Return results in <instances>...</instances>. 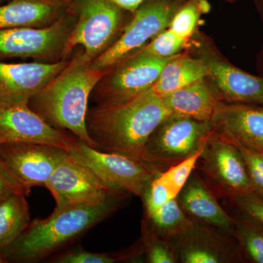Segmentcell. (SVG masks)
<instances>
[{
    "instance_id": "cell-1",
    "label": "cell",
    "mask_w": 263,
    "mask_h": 263,
    "mask_svg": "<svg viewBox=\"0 0 263 263\" xmlns=\"http://www.w3.org/2000/svg\"><path fill=\"white\" fill-rule=\"evenodd\" d=\"M171 115L163 97L150 89L123 103L88 109L86 127L95 148L141 159L151 135Z\"/></svg>"
},
{
    "instance_id": "cell-2",
    "label": "cell",
    "mask_w": 263,
    "mask_h": 263,
    "mask_svg": "<svg viewBox=\"0 0 263 263\" xmlns=\"http://www.w3.org/2000/svg\"><path fill=\"white\" fill-rule=\"evenodd\" d=\"M93 61L79 49L60 73L29 99L28 105L51 127L69 132L95 148L86 127L88 103L108 68H96Z\"/></svg>"
},
{
    "instance_id": "cell-3",
    "label": "cell",
    "mask_w": 263,
    "mask_h": 263,
    "mask_svg": "<svg viewBox=\"0 0 263 263\" xmlns=\"http://www.w3.org/2000/svg\"><path fill=\"white\" fill-rule=\"evenodd\" d=\"M129 196L114 193L94 203L53 211L46 219L31 221L2 252L8 262H41L117 212Z\"/></svg>"
},
{
    "instance_id": "cell-4",
    "label": "cell",
    "mask_w": 263,
    "mask_h": 263,
    "mask_svg": "<svg viewBox=\"0 0 263 263\" xmlns=\"http://www.w3.org/2000/svg\"><path fill=\"white\" fill-rule=\"evenodd\" d=\"M77 21L69 38L66 54L81 46L91 60L101 56L121 37L133 14L109 0H68Z\"/></svg>"
},
{
    "instance_id": "cell-5",
    "label": "cell",
    "mask_w": 263,
    "mask_h": 263,
    "mask_svg": "<svg viewBox=\"0 0 263 263\" xmlns=\"http://www.w3.org/2000/svg\"><path fill=\"white\" fill-rule=\"evenodd\" d=\"M213 130L212 122L172 115L151 135L141 160L162 173L197 152Z\"/></svg>"
},
{
    "instance_id": "cell-6",
    "label": "cell",
    "mask_w": 263,
    "mask_h": 263,
    "mask_svg": "<svg viewBox=\"0 0 263 263\" xmlns=\"http://www.w3.org/2000/svg\"><path fill=\"white\" fill-rule=\"evenodd\" d=\"M76 21L75 13L68 9L48 27L0 29V60L29 58L35 62L55 63L70 59L66 50Z\"/></svg>"
},
{
    "instance_id": "cell-7",
    "label": "cell",
    "mask_w": 263,
    "mask_h": 263,
    "mask_svg": "<svg viewBox=\"0 0 263 263\" xmlns=\"http://www.w3.org/2000/svg\"><path fill=\"white\" fill-rule=\"evenodd\" d=\"M172 58L135 51L108 67L92 90L90 100L98 105H114L142 94L153 86Z\"/></svg>"
},
{
    "instance_id": "cell-8",
    "label": "cell",
    "mask_w": 263,
    "mask_h": 263,
    "mask_svg": "<svg viewBox=\"0 0 263 263\" xmlns=\"http://www.w3.org/2000/svg\"><path fill=\"white\" fill-rule=\"evenodd\" d=\"M69 154L89 167L114 193L142 197L156 171L141 159L97 149L78 139Z\"/></svg>"
},
{
    "instance_id": "cell-9",
    "label": "cell",
    "mask_w": 263,
    "mask_h": 263,
    "mask_svg": "<svg viewBox=\"0 0 263 263\" xmlns=\"http://www.w3.org/2000/svg\"><path fill=\"white\" fill-rule=\"evenodd\" d=\"M67 151L36 143L0 145V171L17 193L28 196L34 186H45Z\"/></svg>"
},
{
    "instance_id": "cell-10",
    "label": "cell",
    "mask_w": 263,
    "mask_h": 263,
    "mask_svg": "<svg viewBox=\"0 0 263 263\" xmlns=\"http://www.w3.org/2000/svg\"><path fill=\"white\" fill-rule=\"evenodd\" d=\"M185 0H144L133 14L121 37L93 65L105 69L138 51L164 29Z\"/></svg>"
},
{
    "instance_id": "cell-11",
    "label": "cell",
    "mask_w": 263,
    "mask_h": 263,
    "mask_svg": "<svg viewBox=\"0 0 263 263\" xmlns=\"http://www.w3.org/2000/svg\"><path fill=\"white\" fill-rule=\"evenodd\" d=\"M196 167L221 196L236 197L253 190L239 148L212 130Z\"/></svg>"
},
{
    "instance_id": "cell-12",
    "label": "cell",
    "mask_w": 263,
    "mask_h": 263,
    "mask_svg": "<svg viewBox=\"0 0 263 263\" xmlns=\"http://www.w3.org/2000/svg\"><path fill=\"white\" fill-rule=\"evenodd\" d=\"M192 51L205 62L224 101L263 106V77L252 75L230 63L205 36L196 34Z\"/></svg>"
},
{
    "instance_id": "cell-13",
    "label": "cell",
    "mask_w": 263,
    "mask_h": 263,
    "mask_svg": "<svg viewBox=\"0 0 263 263\" xmlns=\"http://www.w3.org/2000/svg\"><path fill=\"white\" fill-rule=\"evenodd\" d=\"M44 186L54 198L55 212L94 203L117 193L112 191L89 167L76 160L68 152Z\"/></svg>"
},
{
    "instance_id": "cell-14",
    "label": "cell",
    "mask_w": 263,
    "mask_h": 263,
    "mask_svg": "<svg viewBox=\"0 0 263 263\" xmlns=\"http://www.w3.org/2000/svg\"><path fill=\"white\" fill-rule=\"evenodd\" d=\"M78 138L45 122L28 103L0 105V145L8 143H36L56 146L67 152Z\"/></svg>"
},
{
    "instance_id": "cell-15",
    "label": "cell",
    "mask_w": 263,
    "mask_h": 263,
    "mask_svg": "<svg viewBox=\"0 0 263 263\" xmlns=\"http://www.w3.org/2000/svg\"><path fill=\"white\" fill-rule=\"evenodd\" d=\"M70 60L55 63L0 61V105L28 103L29 99L60 73Z\"/></svg>"
},
{
    "instance_id": "cell-16",
    "label": "cell",
    "mask_w": 263,
    "mask_h": 263,
    "mask_svg": "<svg viewBox=\"0 0 263 263\" xmlns=\"http://www.w3.org/2000/svg\"><path fill=\"white\" fill-rule=\"evenodd\" d=\"M213 131L235 146L263 152V106L221 102Z\"/></svg>"
},
{
    "instance_id": "cell-17",
    "label": "cell",
    "mask_w": 263,
    "mask_h": 263,
    "mask_svg": "<svg viewBox=\"0 0 263 263\" xmlns=\"http://www.w3.org/2000/svg\"><path fill=\"white\" fill-rule=\"evenodd\" d=\"M221 230L192 219L183 233L173 242L179 262L228 263L235 252Z\"/></svg>"
},
{
    "instance_id": "cell-18",
    "label": "cell",
    "mask_w": 263,
    "mask_h": 263,
    "mask_svg": "<svg viewBox=\"0 0 263 263\" xmlns=\"http://www.w3.org/2000/svg\"><path fill=\"white\" fill-rule=\"evenodd\" d=\"M183 212L195 220L232 233L235 221L216 200L209 185L194 171L177 196Z\"/></svg>"
},
{
    "instance_id": "cell-19",
    "label": "cell",
    "mask_w": 263,
    "mask_h": 263,
    "mask_svg": "<svg viewBox=\"0 0 263 263\" xmlns=\"http://www.w3.org/2000/svg\"><path fill=\"white\" fill-rule=\"evenodd\" d=\"M163 98L172 115L200 122H212L218 107L224 101L209 76Z\"/></svg>"
},
{
    "instance_id": "cell-20",
    "label": "cell",
    "mask_w": 263,
    "mask_h": 263,
    "mask_svg": "<svg viewBox=\"0 0 263 263\" xmlns=\"http://www.w3.org/2000/svg\"><path fill=\"white\" fill-rule=\"evenodd\" d=\"M68 10V0H8L0 5V29L48 27Z\"/></svg>"
},
{
    "instance_id": "cell-21",
    "label": "cell",
    "mask_w": 263,
    "mask_h": 263,
    "mask_svg": "<svg viewBox=\"0 0 263 263\" xmlns=\"http://www.w3.org/2000/svg\"><path fill=\"white\" fill-rule=\"evenodd\" d=\"M209 76L205 62L190 50L173 57L161 71L158 79L151 89L164 97Z\"/></svg>"
},
{
    "instance_id": "cell-22",
    "label": "cell",
    "mask_w": 263,
    "mask_h": 263,
    "mask_svg": "<svg viewBox=\"0 0 263 263\" xmlns=\"http://www.w3.org/2000/svg\"><path fill=\"white\" fill-rule=\"evenodd\" d=\"M25 195L10 192L0 197V252L11 245L30 224Z\"/></svg>"
},
{
    "instance_id": "cell-23",
    "label": "cell",
    "mask_w": 263,
    "mask_h": 263,
    "mask_svg": "<svg viewBox=\"0 0 263 263\" xmlns=\"http://www.w3.org/2000/svg\"><path fill=\"white\" fill-rule=\"evenodd\" d=\"M144 219L155 233L171 242L183 233L192 221L180 206L177 197L145 215Z\"/></svg>"
},
{
    "instance_id": "cell-24",
    "label": "cell",
    "mask_w": 263,
    "mask_h": 263,
    "mask_svg": "<svg viewBox=\"0 0 263 263\" xmlns=\"http://www.w3.org/2000/svg\"><path fill=\"white\" fill-rule=\"evenodd\" d=\"M211 9L209 0H185L175 13L168 29L179 37L192 41L199 33L202 15Z\"/></svg>"
},
{
    "instance_id": "cell-25",
    "label": "cell",
    "mask_w": 263,
    "mask_h": 263,
    "mask_svg": "<svg viewBox=\"0 0 263 263\" xmlns=\"http://www.w3.org/2000/svg\"><path fill=\"white\" fill-rule=\"evenodd\" d=\"M143 257V250L139 240L136 245L118 252H91L82 248L67 251L53 259L57 263H116L136 262Z\"/></svg>"
},
{
    "instance_id": "cell-26",
    "label": "cell",
    "mask_w": 263,
    "mask_h": 263,
    "mask_svg": "<svg viewBox=\"0 0 263 263\" xmlns=\"http://www.w3.org/2000/svg\"><path fill=\"white\" fill-rule=\"evenodd\" d=\"M144 262L148 263H178L177 253L173 242L164 239L155 233L144 219L141 222L139 240Z\"/></svg>"
},
{
    "instance_id": "cell-27",
    "label": "cell",
    "mask_w": 263,
    "mask_h": 263,
    "mask_svg": "<svg viewBox=\"0 0 263 263\" xmlns=\"http://www.w3.org/2000/svg\"><path fill=\"white\" fill-rule=\"evenodd\" d=\"M193 43L194 38L192 41L183 39L167 28L138 51L160 58H171L191 49Z\"/></svg>"
},
{
    "instance_id": "cell-28",
    "label": "cell",
    "mask_w": 263,
    "mask_h": 263,
    "mask_svg": "<svg viewBox=\"0 0 263 263\" xmlns=\"http://www.w3.org/2000/svg\"><path fill=\"white\" fill-rule=\"evenodd\" d=\"M205 143L193 155L174 164L160 174V179L176 197L196 169L197 162L202 153Z\"/></svg>"
},
{
    "instance_id": "cell-29",
    "label": "cell",
    "mask_w": 263,
    "mask_h": 263,
    "mask_svg": "<svg viewBox=\"0 0 263 263\" xmlns=\"http://www.w3.org/2000/svg\"><path fill=\"white\" fill-rule=\"evenodd\" d=\"M160 174L156 175L151 180L142 195L145 215L152 214L171 199L177 197L160 179Z\"/></svg>"
},
{
    "instance_id": "cell-30",
    "label": "cell",
    "mask_w": 263,
    "mask_h": 263,
    "mask_svg": "<svg viewBox=\"0 0 263 263\" xmlns=\"http://www.w3.org/2000/svg\"><path fill=\"white\" fill-rule=\"evenodd\" d=\"M238 237L250 258L257 263H263V233L243 224H235Z\"/></svg>"
},
{
    "instance_id": "cell-31",
    "label": "cell",
    "mask_w": 263,
    "mask_h": 263,
    "mask_svg": "<svg viewBox=\"0 0 263 263\" xmlns=\"http://www.w3.org/2000/svg\"><path fill=\"white\" fill-rule=\"evenodd\" d=\"M238 148L245 160L252 187L263 195V152L241 146Z\"/></svg>"
},
{
    "instance_id": "cell-32",
    "label": "cell",
    "mask_w": 263,
    "mask_h": 263,
    "mask_svg": "<svg viewBox=\"0 0 263 263\" xmlns=\"http://www.w3.org/2000/svg\"><path fill=\"white\" fill-rule=\"evenodd\" d=\"M234 199L249 215L263 224V200L253 197L251 193L235 197Z\"/></svg>"
},
{
    "instance_id": "cell-33",
    "label": "cell",
    "mask_w": 263,
    "mask_h": 263,
    "mask_svg": "<svg viewBox=\"0 0 263 263\" xmlns=\"http://www.w3.org/2000/svg\"><path fill=\"white\" fill-rule=\"evenodd\" d=\"M112 3H115L118 6L122 8V9L127 10L133 14L137 8L143 3L144 0H109Z\"/></svg>"
},
{
    "instance_id": "cell-34",
    "label": "cell",
    "mask_w": 263,
    "mask_h": 263,
    "mask_svg": "<svg viewBox=\"0 0 263 263\" xmlns=\"http://www.w3.org/2000/svg\"><path fill=\"white\" fill-rule=\"evenodd\" d=\"M10 192H15L0 171V197Z\"/></svg>"
},
{
    "instance_id": "cell-35",
    "label": "cell",
    "mask_w": 263,
    "mask_h": 263,
    "mask_svg": "<svg viewBox=\"0 0 263 263\" xmlns=\"http://www.w3.org/2000/svg\"><path fill=\"white\" fill-rule=\"evenodd\" d=\"M253 1L263 22V0H253Z\"/></svg>"
},
{
    "instance_id": "cell-36",
    "label": "cell",
    "mask_w": 263,
    "mask_h": 263,
    "mask_svg": "<svg viewBox=\"0 0 263 263\" xmlns=\"http://www.w3.org/2000/svg\"><path fill=\"white\" fill-rule=\"evenodd\" d=\"M8 262L7 259L5 258L4 254H3V252H0V263H6Z\"/></svg>"
},
{
    "instance_id": "cell-37",
    "label": "cell",
    "mask_w": 263,
    "mask_h": 263,
    "mask_svg": "<svg viewBox=\"0 0 263 263\" xmlns=\"http://www.w3.org/2000/svg\"><path fill=\"white\" fill-rule=\"evenodd\" d=\"M261 67H262L263 70V54L262 56V59H261Z\"/></svg>"
},
{
    "instance_id": "cell-38",
    "label": "cell",
    "mask_w": 263,
    "mask_h": 263,
    "mask_svg": "<svg viewBox=\"0 0 263 263\" xmlns=\"http://www.w3.org/2000/svg\"><path fill=\"white\" fill-rule=\"evenodd\" d=\"M227 2H229V3H233V2L236 1V0H226Z\"/></svg>"
},
{
    "instance_id": "cell-39",
    "label": "cell",
    "mask_w": 263,
    "mask_h": 263,
    "mask_svg": "<svg viewBox=\"0 0 263 263\" xmlns=\"http://www.w3.org/2000/svg\"><path fill=\"white\" fill-rule=\"evenodd\" d=\"M5 1H8V0H0V3H3V2H5Z\"/></svg>"
}]
</instances>
